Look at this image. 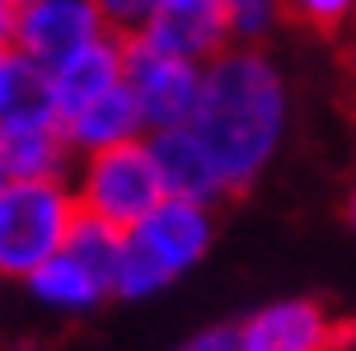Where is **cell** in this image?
<instances>
[{
  "mask_svg": "<svg viewBox=\"0 0 356 351\" xmlns=\"http://www.w3.org/2000/svg\"><path fill=\"white\" fill-rule=\"evenodd\" d=\"M202 70H207V61L164 52L155 42L127 33V85L141 104L145 131L193 122L197 99H202Z\"/></svg>",
  "mask_w": 356,
  "mask_h": 351,
  "instance_id": "6",
  "label": "cell"
},
{
  "mask_svg": "<svg viewBox=\"0 0 356 351\" xmlns=\"http://www.w3.org/2000/svg\"><path fill=\"white\" fill-rule=\"evenodd\" d=\"M80 197L66 178H5L0 188V277L29 281L52 253L66 248Z\"/></svg>",
  "mask_w": 356,
  "mask_h": 351,
  "instance_id": "3",
  "label": "cell"
},
{
  "mask_svg": "<svg viewBox=\"0 0 356 351\" xmlns=\"http://www.w3.org/2000/svg\"><path fill=\"white\" fill-rule=\"evenodd\" d=\"M10 5H29V0H10Z\"/></svg>",
  "mask_w": 356,
  "mask_h": 351,
  "instance_id": "21",
  "label": "cell"
},
{
  "mask_svg": "<svg viewBox=\"0 0 356 351\" xmlns=\"http://www.w3.org/2000/svg\"><path fill=\"white\" fill-rule=\"evenodd\" d=\"M10 33H15V5L0 0V47H10Z\"/></svg>",
  "mask_w": 356,
  "mask_h": 351,
  "instance_id": "18",
  "label": "cell"
},
{
  "mask_svg": "<svg viewBox=\"0 0 356 351\" xmlns=\"http://www.w3.org/2000/svg\"><path fill=\"white\" fill-rule=\"evenodd\" d=\"M75 197H80L85 215H99L118 229H131L164 197V178H160V164H155V150H150V136L85 150L80 174H75Z\"/></svg>",
  "mask_w": 356,
  "mask_h": 351,
  "instance_id": "4",
  "label": "cell"
},
{
  "mask_svg": "<svg viewBox=\"0 0 356 351\" xmlns=\"http://www.w3.org/2000/svg\"><path fill=\"white\" fill-rule=\"evenodd\" d=\"M61 122H66V136H71V145L80 155L118 145V140H131L145 131L141 104H136V94H131L127 80L104 89V94H94V99H85V104H75L71 113H61Z\"/></svg>",
  "mask_w": 356,
  "mask_h": 351,
  "instance_id": "11",
  "label": "cell"
},
{
  "mask_svg": "<svg viewBox=\"0 0 356 351\" xmlns=\"http://www.w3.org/2000/svg\"><path fill=\"white\" fill-rule=\"evenodd\" d=\"M211 155L225 197L267 169L286 131V80L258 47H225L202 70V99L188 122Z\"/></svg>",
  "mask_w": 356,
  "mask_h": 351,
  "instance_id": "1",
  "label": "cell"
},
{
  "mask_svg": "<svg viewBox=\"0 0 356 351\" xmlns=\"http://www.w3.org/2000/svg\"><path fill=\"white\" fill-rule=\"evenodd\" d=\"M286 0H230V33L244 42H258L277 28Z\"/></svg>",
  "mask_w": 356,
  "mask_h": 351,
  "instance_id": "15",
  "label": "cell"
},
{
  "mask_svg": "<svg viewBox=\"0 0 356 351\" xmlns=\"http://www.w3.org/2000/svg\"><path fill=\"white\" fill-rule=\"evenodd\" d=\"M75 145L61 113H5L0 117V174L5 178H66Z\"/></svg>",
  "mask_w": 356,
  "mask_h": 351,
  "instance_id": "8",
  "label": "cell"
},
{
  "mask_svg": "<svg viewBox=\"0 0 356 351\" xmlns=\"http://www.w3.org/2000/svg\"><path fill=\"white\" fill-rule=\"evenodd\" d=\"M122 80H127V33L113 28V33H104L99 42H89L85 52H75L71 61H61L52 70L56 113H71L75 104H85L94 94L122 85Z\"/></svg>",
  "mask_w": 356,
  "mask_h": 351,
  "instance_id": "12",
  "label": "cell"
},
{
  "mask_svg": "<svg viewBox=\"0 0 356 351\" xmlns=\"http://www.w3.org/2000/svg\"><path fill=\"white\" fill-rule=\"evenodd\" d=\"M29 291H33L38 304L61 309V314H89V309H99L104 295H113V286H108L104 272H94V267H89L80 253H71V248L52 253L47 263L38 267L33 277H29Z\"/></svg>",
  "mask_w": 356,
  "mask_h": 351,
  "instance_id": "13",
  "label": "cell"
},
{
  "mask_svg": "<svg viewBox=\"0 0 356 351\" xmlns=\"http://www.w3.org/2000/svg\"><path fill=\"white\" fill-rule=\"evenodd\" d=\"M136 38L155 42L164 52L211 61L230 42V0H155L141 19Z\"/></svg>",
  "mask_w": 356,
  "mask_h": 351,
  "instance_id": "7",
  "label": "cell"
},
{
  "mask_svg": "<svg viewBox=\"0 0 356 351\" xmlns=\"http://www.w3.org/2000/svg\"><path fill=\"white\" fill-rule=\"evenodd\" d=\"M150 150H155V164H160L164 193L197 197V202H220V197H225L207 145H202V136H197L188 122L150 131Z\"/></svg>",
  "mask_w": 356,
  "mask_h": 351,
  "instance_id": "10",
  "label": "cell"
},
{
  "mask_svg": "<svg viewBox=\"0 0 356 351\" xmlns=\"http://www.w3.org/2000/svg\"><path fill=\"white\" fill-rule=\"evenodd\" d=\"M239 328H244V351H319L338 347L347 333L319 300H277L244 318Z\"/></svg>",
  "mask_w": 356,
  "mask_h": 351,
  "instance_id": "9",
  "label": "cell"
},
{
  "mask_svg": "<svg viewBox=\"0 0 356 351\" xmlns=\"http://www.w3.org/2000/svg\"><path fill=\"white\" fill-rule=\"evenodd\" d=\"M347 220H352V225H356V193L347 197Z\"/></svg>",
  "mask_w": 356,
  "mask_h": 351,
  "instance_id": "20",
  "label": "cell"
},
{
  "mask_svg": "<svg viewBox=\"0 0 356 351\" xmlns=\"http://www.w3.org/2000/svg\"><path fill=\"white\" fill-rule=\"evenodd\" d=\"M104 33H113V19L104 15L99 0H29V5H15L10 47L52 75L61 61L85 52Z\"/></svg>",
  "mask_w": 356,
  "mask_h": 351,
  "instance_id": "5",
  "label": "cell"
},
{
  "mask_svg": "<svg viewBox=\"0 0 356 351\" xmlns=\"http://www.w3.org/2000/svg\"><path fill=\"white\" fill-rule=\"evenodd\" d=\"M211 202L164 193L122 239V258L113 272V295L145 300L164 291L174 277L197 267L211 248Z\"/></svg>",
  "mask_w": 356,
  "mask_h": 351,
  "instance_id": "2",
  "label": "cell"
},
{
  "mask_svg": "<svg viewBox=\"0 0 356 351\" xmlns=\"http://www.w3.org/2000/svg\"><path fill=\"white\" fill-rule=\"evenodd\" d=\"M286 15L314 33H338L356 19V0H286Z\"/></svg>",
  "mask_w": 356,
  "mask_h": 351,
  "instance_id": "14",
  "label": "cell"
},
{
  "mask_svg": "<svg viewBox=\"0 0 356 351\" xmlns=\"http://www.w3.org/2000/svg\"><path fill=\"white\" fill-rule=\"evenodd\" d=\"M99 5H104V15L113 19V28L136 33V28H141V19L150 15V5H155V0H99Z\"/></svg>",
  "mask_w": 356,
  "mask_h": 351,
  "instance_id": "16",
  "label": "cell"
},
{
  "mask_svg": "<svg viewBox=\"0 0 356 351\" xmlns=\"http://www.w3.org/2000/svg\"><path fill=\"white\" fill-rule=\"evenodd\" d=\"M347 75H352V80H356V38H352V42H347Z\"/></svg>",
  "mask_w": 356,
  "mask_h": 351,
  "instance_id": "19",
  "label": "cell"
},
{
  "mask_svg": "<svg viewBox=\"0 0 356 351\" xmlns=\"http://www.w3.org/2000/svg\"><path fill=\"white\" fill-rule=\"evenodd\" d=\"M193 351H244V328L239 323H220V328H207L188 342Z\"/></svg>",
  "mask_w": 356,
  "mask_h": 351,
  "instance_id": "17",
  "label": "cell"
},
{
  "mask_svg": "<svg viewBox=\"0 0 356 351\" xmlns=\"http://www.w3.org/2000/svg\"><path fill=\"white\" fill-rule=\"evenodd\" d=\"M0 188H5V174H0Z\"/></svg>",
  "mask_w": 356,
  "mask_h": 351,
  "instance_id": "22",
  "label": "cell"
}]
</instances>
